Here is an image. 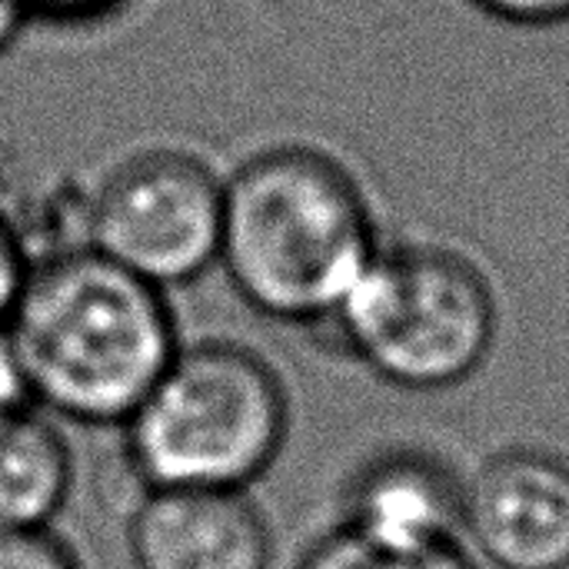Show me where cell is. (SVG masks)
<instances>
[{
  "instance_id": "6da1fadb",
  "label": "cell",
  "mask_w": 569,
  "mask_h": 569,
  "mask_svg": "<svg viewBox=\"0 0 569 569\" xmlns=\"http://www.w3.org/2000/svg\"><path fill=\"white\" fill-rule=\"evenodd\" d=\"M7 337L30 403L90 430H120L180 347L167 290L90 247L33 260Z\"/></svg>"
},
{
  "instance_id": "7a4b0ae2",
  "label": "cell",
  "mask_w": 569,
  "mask_h": 569,
  "mask_svg": "<svg viewBox=\"0 0 569 569\" xmlns=\"http://www.w3.org/2000/svg\"><path fill=\"white\" fill-rule=\"evenodd\" d=\"M380 247L357 177L317 147H270L223 177L217 267L280 323H330Z\"/></svg>"
},
{
  "instance_id": "3957f363",
  "label": "cell",
  "mask_w": 569,
  "mask_h": 569,
  "mask_svg": "<svg viewBox=\"0 0 569 569\" xmlns=\"http://www.w3.org/2000/svg\"><path fill=\"white\" fill-rule=\"evenodd\" d=\"M287 433V383L233 340L180 343L120 427L140 490H250Z\"/></svg>"
},
{
  "instance_id": "277c9868",
  "label": "cell",
  "mask_w": 569,
  "mask_h": 569,
  "mask_svg": "<svg viewBox=\"0 0 569 569\" xmlns=\"http://www.w3.org/2000/svg\"><path fill=\"white\" fill-rule=\"evenodd\" d=\"M330 323L377 377L403 390H450L490 357L497 297L460 250L380 243Z\"/></svg>"
},
{
  "instance_id": "5b68a950",
  "label": "cell",
  "mask_w": 569,
  "mask_h": 569,
  "mask_svg": "<svg viewBox=\"0 0 569 569\" xmlns=\"http://www.w3.org/2000/svg\"><path fill=\"white\" fill-rule=\"evenodd\" d=\"M220 227L223 177L183 147L130 150L83 187V247L160 290L217 267Z\"/></svg>"
},
{
  "instance_id": "8992f818",
  "label": "cell",
  "mask_w": 569,
  "mask_h": 569,
  "mask_svg": "<svg viewBox=\"0 0 569 569\" xmlns=\"http://www.w3.org/2000/svg\"><path fill=\"white\" fill-rule=\"evenodd\" d=\"M463 537L497 569H569V460L543 447L493 453L463 487Z\"/></svg>"
},
{
  "instance_id": "52a82bcc",
  "label": "cell",
  "mask_w": 569,
  "mask_h": 569,
  "mask_svg": "<svg viewBox=\"0 0 569 569\" xmlns=\"http://www.w3.org/2000/svg\"><path fill=\"white\" fill-rule=\"evenodd\" d=\"M127 553L133 569H273V533L247 490H140Z\"/></svg>"
},
{
  "instance_id": "ba28073f",
  "label": "cell",
  "mask_w": 569,
  "mask_h": 569,
  "mask_svg": "<svg viewBox=\"0 0 569 569\" xmlns=\"http://www.w3.org/2000/svg\"><path fill=\"white\" fill-rule=\"evenodd\" d=\"M467 480L423 447H390L347 483V530L390 547H437L463 537Z\"/></svg>"
},
{
  "instance_id": "9c48e42d",
  "label": "cell",
  "mask_w": 569,
  "mask_h": 569,
  "mask_svg": "<svg viewBox=\"0 0 569 569\" xmlns=\"http://www.w3.org/2000/svg\"><path fill=\"white\" fill-rule=\"evenodd\" d=\"M77 480L63 423L33 403L0 410V533L50 530Z\"/></svg>"
},
{
  "instance_id": "30bf717a",
  "label": "cell",
  "mask_w": 569,
  "mask_h": 569,
  "mask_svg": "<svg viewBox=\"0 0 569 569\" xmlns=\"http://www.w3.org/2000/svg\"><path fill=\"white\" fill-rule=\"evenodd\" d=\"M297 569H480L463 543L437 547H390L360 537L347 527L320 537Z\"/></svg>"
},
{
  "instance_id": "8fae6325",
  "label": "cell",
  "mask_w": 569,
  "mask_h": 569,
  "mask_svg": "<svg viewBox=\"0 0 569 569\" xmlns=\"http://www.w3.org/2000/svg\"><path fill=\"white\" fill-rule=\"evenodd\" d=\"M0 569H83L77 550L50 530L0 533Z\"/></svg>"
},
{
  "instance_id": "7c38bea8",
  "label": "cell",
  "mask_w": 569,
  "mask_h": 569,
  "mask_svg": "<svg viewBox=\"0 0 569 569\" xmlns=\"http://www.w3.org/2000/svg\"><path fill=\"white\" fill-rule=\"evenodd\" d=\"M33 267V250L23 237V227L0 207V330L7 327L27 273Z\"/></svg>"
},
{
  "instance_id": "4fadbf2b",
  "label": "cell",
  "mask_w": 569,
  "mask_h": 569,
  "mask_svg": "<svg viewBox=\"0 0 569 569\" xmlns=\"http://www.w3.org/2000/svg\"><path fill=\"white\" fill-rule=\"evenodd\" d=\"M127 0H23L30 23H53V27H87L113 10H120Z\"/></svg>"
},
{
  "instance_id": "5bb4252c",
  "label": "cell",
  "mask_w": 569,
  "mask_h": 569,
  "mask_svg": "<svg viewBox=\"0 0 569 569\" xmlns=\"http://www.w3.org/2000/svg\"><path fill=\"white\" fill-rule=\"evenodd\" d=\"M477 3L513 23H557L569 17V0H477Z\"/></svg>"
},
{
  "instance_id": "9a60e30c",
  "label": "cell",
  "mask_w": 569,
  "mask_h": 569,
  "mask_svg": "<svg viewBox=\"0 0 569 569\" xmlns=\"http://www.w3.org/2000/svg\"><path fill=\"white\" fill-rule=\"evenodd\" d=\"M30 403V393H27V377H23V367L17 360V350L7 337V327L0 330V410H13V407H23Z\"/></svg>"
},
{
  "instance_id": "2e32d148",
  "label": "cell",
  "mask_w": 569,
  "mask_h": 569,
  "mask_svg": "<svg viewBox=\"0 0 569 569\" xmlns=\"http://www.w3.org/2000/svg\"><path fill=\"white\" fill-rule=\"evenodd\" d=\"M27 27H30V13L23 0H0V57L20 40Z\"/></svg>"
}]
</instances>
